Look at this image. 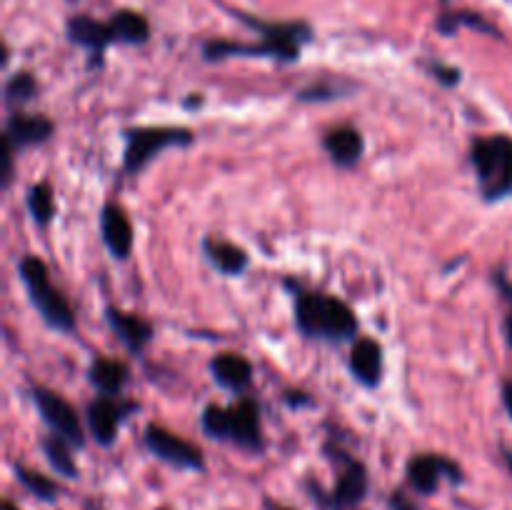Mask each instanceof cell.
<instances>
[{
  "instance_id": "6da1fadb",
  "label": "cell",
  "mask_w": 512,
  "mask_h": 510,
  "mask_svg": "<svg viewBox=\"0 0 512 510\" xmlns=\"http://www.w3.org/2000/svg\"><path fill=\"white\" fill-rule=\"evenodd\" d=\"M295 325L305 338L350 340L358 335L353 308L335 295L318 290H295Z\"/></svg>"
},
{
  "instance_id": "7a4b0ae2",
  "label": "cell",
  "mask_w": 512,
  "mask_h": 510,
  "mask_svg": "<svg viewBox=\"0 0 512 510\" xmlns=\"http://www.w3.org/2000/svg\"><path fill=\"white\" fill-rule=\"evenodd\" d=\"M200 428L213 440H230L238 448L260 453L265 448L260 430V408L253 398H243L230 408L208 405L200 415Z\"/></svg>"
},
{
  "instance_id": "3957f363",
  "label": "cell",
  "mask_w": 512,
  "mask_h": 510,
  "mask_svg": "<svg viewBox=\"0 0 512 510\" xmlns=\"http://www.w3.org/2000/svg\"><path fill=\"white\" fill-rule=\"evenodd\" d=\"M470 163L478 175L483 200L498 203L512 198V138L510 135H485L470 145Z\"/></svg>"
},
{
  "instance_id": "277c9868",
  "label": "cell",
  "mask_w": 512,
  "mask_h": 510,
  "mask_svg": "<svg viewBox=\"0 0 512 510\" xmlns=\"http://www.w3.org/2000/svg\"><path fill=\"white\" fill-rule=\"evenodd\" d=\"M18 278L28 290V298L43 323L58 333H73L75 330V313L65 295L50 283L48 265L35 255H25L18 263Z\"/></svg>"
},
{
  "instance_id": "5b68a950",
  "label": "cell",
  "mask_w": 512,
  "mask_h": 510,
  "mask_svg": "<svg viewBox=\"0 0 512 510\" xmlns=\"http://www.w3.org/2000/svg\"><path fill=\"white\" fill-rule=\"evenodd\" d=\"M123 170L128 175L140 173L155 155L165 148H188L195 143L193 130L170 128V125H155V128H130L123 133Z\"/></svg>"
},
{
  "instance_id": "8992f818",
  "label": "cell",
  "mask_w": 512,
  "mask_h": 510,
  "mask_svg": "<svg viewBox=\"0 0 512 510\" xmlns=\"http://www.w3.org/2000/svg\"><path fill=\"white\" fill-rule=\"evenodd\" d=\"M325 453L340 463L338 480H335V485L330 493H323V490L313 488V485H310V493H313V498L318 500V505H323L325 510L358 508V505L368 498V490H370L368 468H365L360 460L350 458L345 450L333 448V445H325Z\"/></svg>"
},
{
  "instance_id": "52a82bcc",
  "label": "cell",
  "mask_w": 512,
  "mask_h": 510,
  "mask_svg": "<svg viewBox=\"0 0 512 510\" xmlns=\"http://www.w3.org/2000/svg\"><path fill=\"white\" fill-rule=\"evenodd\" d=\"M30 393H33V403L35 408H38L40 418L45 420V425H48L55 435L68 440L73 448H83L85 430L83 425H80V415L75 413L73 405H70L63 395H58L50 388H43V385H35Z\"/></svg>"
},
{
  "instance_id": "ba28073f",
  "label": "cell",
  "mask_w": 512,
  "mask_h": 510,
  "mask_svg": "<svg viewBox=\"0 0 512 510\" xmlns=\"http://www.w3.org/2000/svg\"><path fill=\"white\" fill-rule=\"evenodd\" d=\"M143 445L155 455V458L173 465V468L193 470V473H203L205 470L203 450L195 448L190 440L160 428V425H148V428H145Z\"/></svg>"
},
{
  "instance_id": "9c48e42d",
  "label": "cell",
  "mask_w": 512,
  "mask_h": 510,
  "mask_svg": "<svg viewBox=\"0 0 512 510\" xmlns=\"http://www.w3.org/2000/svg\"><path fill=\"white\" fill-rule=\"evenodd\" d=\"M405 475H408L410 488L420 495H435L443 478L450 480L453 485H460L465 480L463 468L455 460H450L448 455L438 453L413 455L405 465Z\"/></svg>"
},
{
  "instance_id": "30bf717a",
  "label": "cell",
  "mask_w": 512,
  "mask_h": 510,
  "mask_svg": "<svg viewBox=\"0 0 512 510\" xmlns=\"http://www.w3.org/2000/svg\"><path fill=\"white\" fill-rule=\"evenodd\" d=\"M275 58L280 63H295L300 58L298 50L285 48V45L270 43V40H263V43L245 45V43H230V40H208L203 45V58L215 63V60L225 58Z\"/></svg>"
},
{
  "instance_id": "8fae6325",
  "label": "cell",
  "mask_w": 512,
  "mask_h": 510,
  "mask_svg": "<svg viewBox=\"0 0 512 510\" xmlns=\"http://www.w3.org/2000/svg\"><path fill=\"white\" fill-rule=\"evenodd\" d=\"M135 410L133 403H118L110 395H98L93 403L88 405V428L95 443L110 448L118 438V428L125 420V413Z\"/></svg>"
},
{
  "instance_id": "7c38bea8",
  "label": "cell",
  "mask_w": 512,
  "mask_h": 510,
  "mask_svg": "<svg viewBox=\"0 0 512 510\" xmlns=\"http://www.w3.org/2000/svg\"><path fill=\"white\" fill-rule=\"evenodd\" d=\"M100 235L115 260H128L133 253V223L120 205L108 203L100 210Z\"/></svg>"
},
{
  "instance_id": "4fadbf2b",
  "label": "cell",
  "mask_w": 512,
  "mask_h": 510,
  "mask_svg": "<svg viewBox=\"0 0 512 510\" xmlns=\"http://www.w3.org/2000/svg\"><path fill=\"white\" fill-rule=\"evenodd\" d=\"M105 320H108V325L113 328V333L118 335L120 343H123L133 355L143 353V350L148 348L150 340H153L155 328L148 318H143V315L125 313V310L108 305V308H105Z\"/></svg>"
},
{
  "instance_id": "5bb4252c",
  "label": "cell",
  "mask_w": 512,
  "mask_h": 510,
  "mask_svg": "<svg viewBox=\"0 0 512 510\" xmlns=\"http://www.w3.org/2000/svg\"><path fill=\"white\" fill-rule=\"evenodd\" d=\"M350 373L365 388H378L383 380V348L373 338H358L350 350Z\"/></svg>"
},
{
  "instance_id": "9a60e30c",
  "label": "cell",
  "mask_w": 512,
  "mask_h": 510,
  "mask_svg": "<svg viewBox=\"0 0 512 510\" xmlns=\"http://www.w3.org/2000/svg\"><path fill=\"white\" fill-rule=\"evenodd\" d=\"M68 38L70 43L90 50V55L98 63L103 58L105 48L115 40V35L110 23H100V20L90 18V15H75V18L68 20Z\"/></svg>"
},
{
  "instance_id": "2e32d148",
  "label": "cell",
  "mask_w": 512,
  "mask_h": 510,
  "mask_svg": "<svg viewBox=\"0 0 512 510\" xmlns=\"http://www.w3.org/2000/svg\"><path fill=\"white\" fill-rule=\"evenodd\" d=\"M55 125L45 115H30V113H13L5 123V138L15 145V148H30V145L45 143L53 135Z\"/></svg>"
},
{
  "instance_id": "e0dca14e",
  "label": "cell",
  "mask_w": 512,
  "mask_h": 510,
  "mask_svg": "<svg viewBox=\"0 0 512 510\" xmlns=\"http://www.w3.org/2000/svg\"><path fill=\"white\" fill-rule=\"evenodd\" d=\"M323 148L328 150L335 165H340V168H353L363 158L365 140L360 135V130H355L353 125H340V128H333L325 133Z\"/></svg>"
},
{
  "instance_id": "ac0fdd59",
  "label": "cell",
  "mask_w": 512,
  "mask_h": 510,
  "mask_svg": "<svg viewBox=\"0 0 512 510\" xmlns=\"http://www.w3.org/2000/svg\"><path fill=\"white\" fill-rule=\"evenodd\" d=\"M210 373L215 383L233 393H240L253 383V363L240 353H218L210 360Z\"/></svg>"
},
{
  "instance_id": "d6986e66",
  "label": "cell",
  "mask_w": 512,
  "mask_h": 510,
  "mask_svg": "<svg viewBox=\"0 0 512 510\" xmlns=\"http://www.w3.org/2000/svg\"><path fill=\"white\" fill-rule=\"evenodd\" d=\"M200 248H203L208 263L223 275H243L250 265V255L240 245L230 243V240L208 235V238H203Z\"/></svg>"
},
{
  "instance_id": "ffe728a7",
  "label": "cell",
  "mask_w": 512,
  "mask_h": 510,
  "mask_svg": "<svg viewBox=\"0 0 512 510\" xmlns=\"http://www.w3.org/2000/svg\"><path fill=\"white\" fill-rule=\"evenodd\" d=\"M88 380L100 395H118L128 383V365L113 358H95L88 368Z\"/></svg>"
},
{
  "instance_id": "44dd1931",
  "label": "cell",
  "mask_w": 512,
  "mask_h": 510,
  "mask_svg": "<svg viewBox=\"0 0 512 510\" xmlns=\"http://www.w3.org/2000/svg\"><path fill=\"white\" fill-rule=\"evenodd\" d=\"M70 448H73V445L55 433L45 435V438L40 440V450H43V455H45V460L50 463V468H53L58 475H63V478L75 480L78 478V465H75L73 450Z\"/></svg>"
},
{
  "instance_id": "7402d4cb",
  "label": "cell",
  "mask_w": 512,
  "mask_h": 510,
  "mask_svg": "<svg viewBox=\"0 0 512 510\" xmlns=\"http://www.w3.org/2000/svg\"><path fill=\"white\" fill-rule=\"evenodd\" d=\"M110 28H113L115 40L128 45H143L150 38V23L145 15L135 13V10H118L110 18Z\"/></svg>"
},
{
  "instance_id": "603a6c76",
  "label": "cell",
  "mask_w": 512,
  "mask_h": 510,
  "mask_svg": "<svg viewBox=\"0 0 512 510\" xmlns=\"http://www.w3.org/2000/svg\"><path fill=\"white\" fill-rule=\"evenodd\" d=\"M13 473H15V480H18V483L23 485V488L28 490L33 498L43 500V503H55V500H58V495H60L58 483H55V480H50L48 475L38 473V470L25 468V465H20V463L13 465Z\"/></svg>"
},
{
  "instance_id": "cb8c5ba5",
  "label": "cell",
  "mask_w": 512,
  "mask_h": 510,
  "mask_svg": "<svg viewBox=\"0 0 512 510\" xmlns=\"http://www.w3.org/2000/svg\"><path fill=\"white\" fill-rule=\"evenodd\" d=\"M28 210L38 225H48L55 215V198L50 183L40 180L28 190Z\"/></svg>"
},
{
  "instance_id": "d4e9b609",
  "label": "cell",
  "mask_w": 512,
  "mask_h": 510,
  "mask_svg": "<svg viewBox=\"0 0 512 510\" xmlns=\"http://www.w3.org/2000/svg\"><path fill=\"white\" fill-rule=\"evenodd\" d=\"M460 25H468V28H475V30H485V33L490 35H500L498 30L483 18V15H475V13H448L438 20V30L443 35H453Z\"/></svg>"
},
{
  "instance_id": "484cf974",
  "label": "cell",
  "mask_w": 512,
  "mask_h": 510,
  "mask_svg": "<svg viewBox=\"0 0 512 510\" xmlns=\"http://www.w3.org/2000/svg\"><path fill=\"white\" fill-rule=\"evenodd\" d=\"M35 93H38V83H35V78L28 70H20V73L10 75L8 83H5V98H8L10 103H25V100L33 98Z\"/></svg>"
},
{
  "instance_id": "4316f807",
  "label": "cell",
  "mask_w": 512,
  "mask_h": 510,
  "mask_svg": "<svg viewBox=\"0 0 512 510\" xmlns=\"http://www.w3.org/2000/svg\"><path fill=\"white\" fill-rule=\"evenodd\" d=\"M340 95H343V88H338V85H310V88L300 90L298 100H303V103H320V100H333L340 98Z\"/></svg>"
},
{
  "instance_id": "83f0119b",
  "label": "cell",
  "mask_w": 512,
  "mask_h": 510,
  "mask_svg": "<svg viewBox=\"0 0 512 510\" xmlns=\"http://www.w3.org/2000/svg\"><path fill=\"white\" fill-rule=\"evenodd\" d=\"M15 150L18 148H15V145L3 135V140H0V160H3V165H0V185H3V188H8L10 180H13Z\"/></svg>"
},
{
  "instance_id": "f1b7e54d",
  "label": "cell",
  "mask_w": 512,
  "mask_h": 510,
  "mask_svg": "<svg viewBox=\"0 0 512 510\" xmlns=\"http://www.w3.org/2000/svg\"><path fill=\"white\" fill-rule=\"evenodd\" d=\"M430 73H433L435 80H438L440 85H445V88H453V85H458L460 78H463V73H460L458 68H448V65L443 63L430 65Z\"/></svg>"
},
{
  "instance_id": "f546056e",
  "label": "cell",
  "mask_w": 512,
  "mask_h": 510,
  "mask_svg": "<svg viewBox=\"0 0 512 510\" xmlns=\"http://www.w3.org/2000/svg\"><path fill=\"white\" fill-rule=\"evenodd\" d=\"M388 505L390 510H420L418 505H415V500L410 498V495H405L403 490H393L388 498Z\"/></svg>"
},
{
  "instance_id": "4dcf8cb0",
  "label": "cell",
  "mask_w": 512,
  "mask_h": 510,
  "mask_svg": "<svg viewBox=\"0 0 512 510\" xmlns=\"http://www.w3.org/2000/svg\"><path fill=\"white\" fill-rule=\"evenodd\" d=\"M498 285H500V290H503L505 298L510 300V313H508V318H505V335H508V343L512 348V285L505 283L503 278H498Z\"/></svg>"
},
{
  "instance_id": "1f68e13d",
  "label": "cell",
  "mask_w": 512,
  "mask_h": 510,
  "mask_svg": "<svg viewBox=\"0 0 512 510\" xmlns=\"http://www.w3.org/2000/svg\"><path fill=\"white\" fill-rule=\"evenodd\" d=\"M503 403H505V410H508V415L512 420V380H505L503 383Z\"/></svg>"
},
{
  "instance_id": "d6a6232c",
  "label": "cell",
  "mask_w": 512,
  "mask_h": 510,
  "mask_svg": "<svg viewBox=\"0 0 512 510\" xmlns=\"http://www.w3.org/2000/svg\"><path fill=\"white\" fill-rule=\"evenodd\" d=\"M305 395H308V393H290L285 400H288L293 408H300V405H310V398H305Z\"/></svg>"
},
{
  "instance_id": "836d02e7",
  "label": "cell",
  "mask_w": 512,
  "mask_h": 510,
  "mask_svg": "<svg viewBox=\"0 0 512 510\" xmlns=\"http://www.w3.org/2000/svg\"><path fill=\"white\" fill-rule=\"evenodd\" d=\"M265 510H295V508H290V505H283V503H275V500L265 498Z\"/></svg>"
},
{
  "instance_id": "e575fe53",
  "label": "cell",
  "mask_w": 512,
  "mask_h": 510,
  "mask_svg": "<svg viewBox=\"0 0 512 510\" xmlns=\"http://www.w3.org/2000/svg\"><path fill=\"white\" fill-rule=\"evenodd\" d=\"M503 460H505V465H508L510 478H512V450L510 448H503Z\"/></svg>"
},
{
  "instance_id": "d590c367",
  "label": "cell",
  "mask_w": 512,
  "mask_h": 510,
  "mask_svg": "<svg viewBox=\"0 0 512 510\" xmlns=\"http://www.w3.org/2000/svg\"><path fill=\"white\" fill-rule=\"evenodd\" d=\"M0 510H20V508L10 498H3V505H0Z\"/></svg>"
},
{
  "instance_id": "8d00e7d4",
  "label": "cell",
  "mask_w": 512,
  "mask_h": 510,
  "mask_svg": "<svg viewBox=\"0 0 512 510\" xmlns=\"http://www.w3.org/2000/svg\"><path fill=\"white\" fill-rule=\"evenodd\" d=\"M155 510H168V508H155Z\"/></svg>"
}]
</instances>
